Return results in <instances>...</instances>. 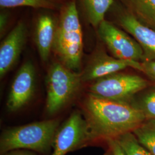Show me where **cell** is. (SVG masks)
Returning <instances> with one entry per match:
<instances>
[{"label":"cell","instance_id":"cell-14","mask_svg":"<svg viewBox=\"0 0 155 155\" xmlns=\"http://www.w3.org/2000/svg\"><path fill=\"white\" fill-rule=\"evenodd\" d=\"M140 21L155 29V0H118Z\"/></svg>","mask_w":155,"mask_h":155},{"label":"cell","instance_id":"cell-1","mask_svg":"<svg viewBox=\"0 0 155 155\" xmlns=\"http://www.w3.org/2000/svg\"><path fill=\"white\" fill-rule=\"evenodd\" d=\"M83 111L89 131L87 144L133 132L147 120L139 108L129 102L106 100L90 94L83 102Z\"/></svg>","mask_w":155,"mask_h":155},{"label":"cell","instance_id":"cell-4","mask_svg":"<svg viewBox=\"0 0 155 155\" xmlns=\"http://www.w3.org/2000/svg\"><path fill=\"white\" fill-rule=\"evenodd\" d=\"M82 82L81 74L59 61L52 63L45 78L47 112L52 114L61 109L75 96Z\"/></svg>","mask_w":155,"mask_h":155},{"label":"cell","instance_id":"cell-22","mask_svg":"<svg viewBox=\"0 0 155 155\" xmlns=\"http://www.w3.org/2000/svg\"><path fill=\"white\" fill-rule=\"evenodd\" d=\"M4 155H35L32 153H31L25 150H12Z\"/></svg>","mask_w":155,"mask_h":155},{"label":"cell","instance_id":"cell-12","mask_svg":"<svg viewBox=\"0 0 155 155\" xmlns=\"http://www.w3.org/2000/svg\"><path fill=\"white\" fill-rule=\"evenodd\" d=\"M57 17L50 12L39 14L35 21L33 38L39 56L43 62L50 58L55 35Z\"/></svg>","mask_w":155,"mask_h":155},{"label":"cell","instance_id":"cell-21","mask_svg":"<svg viewBox=\"0 0 155 155\" xmlns=\"http://www.w3.org/2000/svg\"><path fill=\"white\" fill-rule=\"evenodd\" d=\"M107 143L109 146L107 155H126L116 139L109 140Z\"/></svg>","mask_w":155,"mask_h":155},{"label":"cell","instance_id":"cell-5","mask_svg":"<svg viewBox=\"0 0 155 155\" xmlns=\"http://www.w3.org/2000/svg\"><path fill=\"white\" fill-rule=\"evenodd\" d=\"M148 84L137 75L118 72L95 81L89 91L98 98L129 102L135 94L146 89Z\"/></svg>","mask_w":155,"mask_h":155},{"label":"cell","instance_id":"cell-9","mask_svg":"<svg viewBox=\"0 0 155 155\" xmlns=\"http://www.w3.org/2000/svg\"><path fill=\"white\" fill-rule=\"evenodd\" d=\"M98 41L96 48L81 73L82 82L96 81L101 78L120 72L127 67L141 71V62H130L118 59L108 54L105 47L98 38Z\"/></svg>","mask_w":155,"mask_h":155},{"label":"cell","instance_id":"cell-11","mask_svg":"<svg viewBox=\"0 0 155 155\" xmlns=\"http://www.w3.org/2000/svg\"><path fill=\"white\" fill-rule=\"evenodd\" d=\"M28 27L20 20L0 45V77L2 78L15 66L27 41Z\"/></svg>","mask_w":155,"mask_h":155},{"label":"cell","instance_id":"cell-20","mask_svg":"<svg viewBox=\"0 0 155 155\" xmlns=\"http://www.w3.org/2000/svg\"><path fill=\"white\" fill-rule=\"evenodd\" d=\"M141 71L155 82V60H145L141 62Z\"/></svg>","mask_w":155,"mask_h":155},{"label":"cell","instance_id":"cell-10","mask_svg":"<svg viewBox=\"0 0 155 155\" xmlns=\"http://www.w3.org/2000/svg\"><path fill=\"white\" fill-rule=\"evenodd\" d=\"M36 71L32 62H24L14 78L6 101L8 110L21 109L32 99L35 87Z\"/></svg>","mask_w":155,"mask_h":155},{"label":"cell","instance_id":"cell-6","mask_svg":"<svg viewBox=\"0 0 155 155\" xmlns=\"http://www.w3.org/2000/svg\"><path fill=\"white\" fill-rule=\"evenodd\" d=\"M95 31L98 39L113 57L130 62L145 60L140 45L129 33L113 22L105 19Z\"/></svg>","mask_w":155,"mask_h":155},{"label":"cell","instance_id":"cell-3","mask_svg":"<svg viewBox=\"0 0 155 155\" xmlns=\"http://www.w3.org/2000/svg\"><path fill=\"white\" fill-rule=\"evenodd\" d=\"M59 126L58 120H50L6 129L0 137V153L25 149L45 153L52 148Z\"/></svg>","mask_w":155,"mask_h":155},{"label":"cell","instance_id":"cell-7","mask_svg":"<svg viewBox=\"0 0 155 155\" xmlns=\"http://www.w3.org/2000/svg\"><path fill=\"white\" fill-rule=\"evenodd\" d=\"M105 20L136 40L144 51L145 60H155V29L140 21L118 0L114 1L106 13Z\"/></svg>","mask_w":155,"mask_h":155},{"label":"cell","instance_id":"cell-8","mask_svg":"<svg viewBox=\"0 0 155 155\" xmlns=\"http://www.w3.org/2000/svg\"><path fill=\"white\" fill-rule=\"evenodd\" d=\"M89 131L84 118L79 112L73 113L59 127L52 143L51 155H65L87 144Z\"/></svg>","mask_w":155,"mask_h":155},{"label":"cell","instance_id":"cell-2","mask_svg":"<svg viewBox=\"0 0 155 155\" xmlns=\"http://www.w3.org/2000/svg\"><path fill=\"white\" fill-rule=\"evenodd\" d=\"M58 13L52 52L58 61L76 72L83 54V31L76 1L68 0Z\"/></svg>","mask_w":155,"mask_h":155},{"label":"cell","instance_id":"cell-18","mask_svg":"<svg viewBox=\"0 0 155 155\" xmlns=\"http://www.w3.org/2000/svg\"><path fill=\"white\" fill-rule=\"evenodd\" d=\"M136 106L143 112L147 120H155V89L143 96Z\"/></svg>","mask_w":155,"mask_h":155},{"label":"cell","instance_id":"cell-16","mask_svg":"<svg viewBox=\"0 0 155 155\" xmlns=\"http://www.w3.org/2000/svg\"><path fill=\"white\" fill-rule=\"evenodd\" d=\"M133 133L140 143L155 155V120H146Z\"/></svg>","mask_w":155,"mask_h":155},{"label":"cell","instance_id":"cell-19","mask_svg":"<svg viewBox=\"0 0 155 155\" xmlns=\"http://www.w3.org/2000/svg\"><path fill=\"white\" fill-rule=\"evenodd\" d=\"M11 13L5 9H1L0 13V36L4 38L6 33L11 20Z\"/></svg>","mask_w":155,"mask_h":155},{"label":"cell","instance_id":"cell-17","mask_svg":"<svg viewBox=\"0 0 155 155\" xmlns=\"http://www.w3.org/2000/svg\"><path fill=\"white\" fill-rule=\"evenodd\" d=\"M116 139L126 155H152L140 143L133 132L124 134Z\"/></svg>","mask_w":155,"mask_h":155},{"label":"cell","instance_id":"cell-15","mask_svg":"<svg viewBox=\"0 0 155 155\" xmlns=\"http://www.w3.org/2000/svg\"><path fill=\"white\" fill-rule=\"evenodd\" d=\"M68 0H0L1 9L28 6L59 12Z\"/></svg>","mask_w":155,"mask_h":155},{"label":"cell","instance_id":"cell-13","mask_svg":"<svg viewBox=\"0 0 155 155\" xmlns=\"http://www.w3.org/2000/svg\"><path fill=\"white\" fill-rule=\"evenodd\" d=\"M80 17L96 30L115 0H75Z\"/></svg>","mask_w":155,"mask_h":155}]
</instances>
